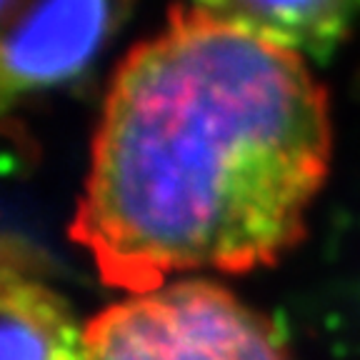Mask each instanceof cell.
Listing matches in <instances>:
<instances>
[{"mask_svg":"<svg viewBox=\"0 0 360 360\" xmlns=\"http://www.w3.org/2000/svg\"><path fill=\"white\" fill-rule=\"evenodd\" d=\"M3 360H88L85 328L65 298L30 278L6 250L0 276Z\"/></svg>","mask_w":360,"mask_h":360,"instance_id":"obj_4","label":"cell"},{"mask_svg":"<svg viewBox=\"0 0 360 360\" xmlns=\"http://www.w3.org/2000/svg\"><path fill=\"white\" fill-rule=\"evenodd\" d=\"M88 360H288L273 323L210 281H175L98 313Z\"/></svg>","mask_w":360,"mask_h":360,"instance_id":"obj_2","label":"cell"},{"mask_svg":"<svg viewBox=\"0 0 360 360\" xmlns=\"http://www.w3.org/2000/svg\"><path fill=\"white\" fill-rule=\"evenodd\" d=\"M330 148L328 93L298 53L173 8L112 78L70 240L130 295L265 268L303 238Z\"/></svg>","mask_w":360,"mask_h":360,"instance_id":"obj_1","label":"cell"},{"mask_svg":"<svg viewBox=\"0 0 360 360\" xmlns=\"http://www.w3.org/2000/svg\"><path fill=\"white\" fill-rule=\"evenodd\" d=\"M130 0H0L3 103L78 78L123 20Z\"/></svg>","mask_w":360,"mask_h":360,"instance_id":"obj_3","label":"cell"},{"mask_svg":"<svg viewBox=\"0 0 360 360\" xmlns=\"http://www.w3.org/2000/svg\"><path fill=\"white\" fill-rule=\"evenodd\" d=\"M358 3H360V0H358Z\"/></svg>","mask_w":360,"mask_h":360,"instance_id":"obj_6","label":"cell"},{"mask_svg":"<svg viewBox=\"0 0 360 360\" xmlns=\"http://www.w3.org/2000/svg\"><path fill=\"white\" fill-rule=\"evenodd\" d=\"M208 15L260 40L328 58L345 38L358 0H195Z\"/></svg>","mask_w":360,"mask_h":360,"instance_id":"obj_5","label":"cell"}]
</instances>
